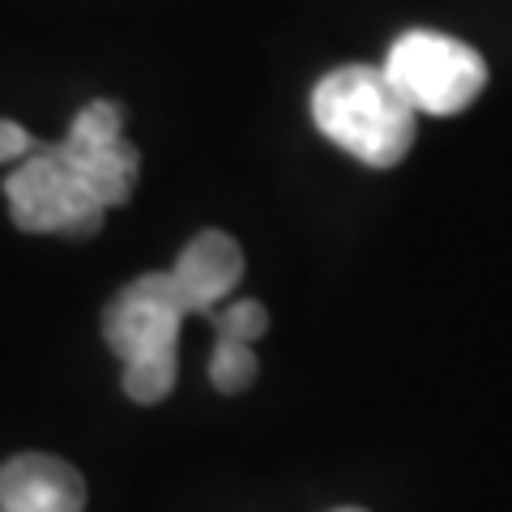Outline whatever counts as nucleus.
Returning a JSON list of instances; mask_svg holds the SVG:
<instances>
[{"label":"nucleus","instance_id":"1","mask_svg":"<svg viewBox=\"0 0 512 512\" xmlns=\"http://www.w3.org/2000/svg\"><path fill=\"white\" fill-rule=\"evenodd\" d=\"M192 316L171 274H141L107 303L103 338L124 363V393L154 406L175 389L180 372V325Z\"/></svg>","mask_w":512,"mask_h":512},{"label":"nucleus","instance_id":"2","mask_svg":"<svg viewBox=\"0 0 512 512\" xmlns=\"http://www.w3.org/2000/svg\"><path fill=\"white\" fill-rule=\"evenodd\" d=\"M414 111L376 64H346L312 90V120L333 146L367 167H397L414 146Z\"/></svg>","mask_w":512,"mask_h":512},{"label":"nucleus","instance_id":"3","mask_svg":"<svg viewBox=\"0 0 512 512\" xmlns=\"http://www.w3.org/2000/svg\"><path fill=\"white\" fill-rule=\"evenodd\" d=\"M397 94L427 116H457L487 86V60L470 43L436 35V30H410L389 47L380 64Z\"/></svg>","mask_w":512,"mask_h":512},{"label":"nucleus","instance_id":"4","mask_svg":"<svg viewBox=\"0 0 512 512\" xmlns=\"http://www.w3.org/2000/svg\"><path fill=\"white\" fill-rule=\"evenodd\" d=\"M9 214L30 235H94L103 227V205L77 180L60 146L26 154L5 180Z\"/></svg>","mask_w":512,"mask_h":512},{"label":"nucleus","instance_id":"5","mask_svg":"<svg viewBox=\"0 0 512 512\" xmlns=\"http://www.w3.org/2000/svg\"><path fill=\"white\" fill-rule=\"evenodd\" d=\"M86 483L52 453H18L0 466V512H82Z\"/></svg>","mask_w":512,"mask_h":512},{"label":"nucleus","instance_id":"6","mask_svg":"<svg viewBox=\"0 0 512 512\" xmlns=\"http://www.w3.org/2000/svg\"><path fill=\"white\" fill-rule=\"evenodd\" d=\"M167 274L180 286L192 316L214 312L239 286V278H244V248H239L227 231H201L188 239V248L175 256V265Z\"/></svg>","mask_w":512,"mask_h":512},{"label":"nucleus","instance_id":"7","mask_svg":"<svg viewBox=\"0 0 512 512\" xmlns=\"http://www.w3.org/2000/svg\"><path fill=\"white\" fill-rule=\"evenodd\" d=\"M64 158H69V167L77 171V180H82L94 201L111 210V205H124L133 197L137 188V167H141V154L128 146V141H111V146H69V141H60Z\"/></svg>","mask_w":512,"mask_h":512},{"label":"nucleus","instance_id":"8","mask_svg":"<svg viewBox=\"0 0 512 512\" xmlns=\"http://www.w3.org/2000/svg\"><path fill=\"white\" fill-rule=\"evenodd\" d=\"M120 137H124V116H120V107L107 99L86 103L73 116L69 133H64L69 146H111V141H120Z\"/></svg>","mask_w":512,"mask_h":512},{"label":"nucleus","instance_id":"9","mask_svg":"<svg viewBox=\"0 0 512 512\" xmlns=\"http://www.w3.org/2000/svg\"><path fill=\"white\" fill-rule=\"evenodd\" d=\"M210 380L218 393H244L248 384L256 380V355L248 342H231L218 338L214 359H210Z\"/></svg>","mask_w":512,"mask_h":512},{"label":"nucleus","instance_id":"10","mask_svg":"<svg viewBox=\"0 0 512 512\" xmlns=\"http://www.w3.org/2000/svg\"><path fill=\"white\" fill-rule=\"evenodd\" d=\"M210 320H214L218 338L248 342V346L269 329V312H265L256 299H235V303H227V308H214Z\"/></svg>","mask_w":512,"mask_h":512},{"label":"nucleus","instance_id":"11","mask_svg":"<svg viewBox=\"0 0 512 512\" xmlns=\"http://www.w3.org/2000/svg\"><path fill=\"white\" fill-rule=\"evenodd\" d=\"M35 137L26 133L22 124H13V120H0V163H22L26 154H35Z\"/></svg>","mask_w":512,"mask_h":512},{"label":"nucleus","instance_id":"12","mask_svg":"<svg viewBox=\"0 0 512 512\" xmlns=\"http://www.w3.org/2000/svg\"><path fill=\"white\" fill-rule=\"evenodd\" d=\"M333 512H363V508H333Z\"/></svg>","mask_w":512,"mask_h":512}]
</instances>
